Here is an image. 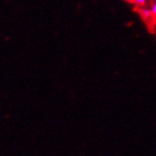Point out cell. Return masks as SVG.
Instances as JSON below:
<instances>
[{
    "label": "cell",
    "instance_id": "1",
    "mask_svg": "<svg viewBox=\"0 0 156 156\" xmlns=\"http://www.w3.org/2000/svg\"><path fill=\"white\" fill-rule=\"evenodd\" d=\"M140 15H142V17H143L144 19H150L153 13H152V9L142 8V9H140Z\"/></svg>",
    "mask_w": 156,
    "mask_h": 156
},
{
    "label": "cell",
    "instance_id": "2",
    "mask_svg": "<svg viewBox=\"0 0 156 156\" xmlns=\"http://www.w3.org/2000/svg\"><path fill=\"white\" fill-rule=\"evenodd\" d=\"M146 1L147 0H134V3H136L137 6H144Z\"/></svg>",
    "mask_w": 156,
    "mask_h": 156
},
{
    "label": "cell",
    "instance_id": "3",
    "mask_svg": "<svg viewBox=\"0 0 156 156\" xmlns=\"http://www.w3.org/2000/svg\"><path fill=\"white\" fill-rule=\"evenodd\" d=\"M152 13H153V16L156 17V0H155V2H154L153 7H152Z\"/></svg>",
    "mask_w": 156,
    "mask_h": 156
}]
</instances>
